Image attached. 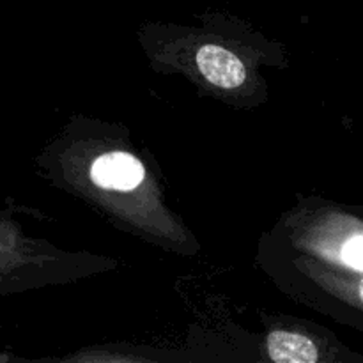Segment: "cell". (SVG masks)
I'll return each instance as SVG.
<instances>
[{"mask_svg":"<svg viewBox=\"0 0 363 363\" xmlns=\"http://www.w3.org/2000/svg\"><path fill=\"white\" fill-rule=\"evenodd\" d=\"M144 165L123 151L106 152L91 167V179L106 190H133L144 181Z\"/></svg>","mask_w":363,"mask_h":363,"instance_id":"1","label":"cell"},{"mask_svg":"<svg viewBox=\"0 0 363 363\" xmlns=\"http://www.w3.org/2000/svg\"><path fill=\"white\" fill-rule=\"evenodd\" d=\"M199 71L206 80L222 89H236L247 78L243 62L230 50L218 45H204L197 52Z\"/></svg>","mask_w":363,"mask_h":363,"instance_id":"2","label":"cell"},{"mask_svg":"<svg viewBox=\"0 0 363 363\" xmlns=\"http://www.w3.org/2000/svg\"><path fill=\"white\" fill-rule=\"evenodd\" d=\"M268 354L279 363L318 362V347L308 337L294 332H273L268 337Z\"/></svg>","mask_w":363,"mask_h":363,"instance_id":"3","label":"cell"},{"mask_svg":"<svg viewBox=\"0 0 363 363\" xmlns=\"http://www.w3.org/2000/svg\"><path fill=\"white\" fill-rule=\"evenodd\" d=\"M342 261L354 272H363V234H357L342 247Z\"/></svg>","mask_w":363,"mask_h":363,"instance_id":"4","label":"cell"},{"mask_svg":"<svg viewBox=\"0 0 363 363\" xmlns=\"http://www.w3.org/2000/svg\"><path fill=\"white\" fill-rule=\"evenodd\" d=\"M358 294H360V300L363 301V280L360 282V287H358Z\"/></svg>","mask_w":363,"mask_h":363,"instance_id":"5","label":"cell"}]
</instances>
